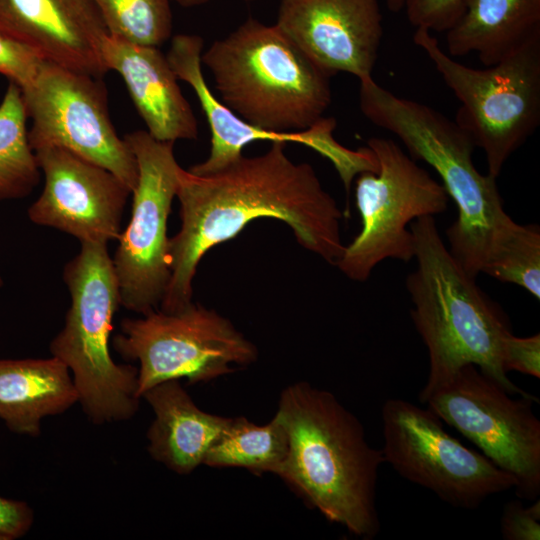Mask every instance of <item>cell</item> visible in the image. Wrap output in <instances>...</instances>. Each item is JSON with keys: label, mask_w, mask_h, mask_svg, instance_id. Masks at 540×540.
<instances>
[{"label": "cell", "mask_w": 540, "mask_h": 540, "mask_svg": "<svg viewBox=\"0 0 540 540\" xmlns=\"http://www.w3.org/2000/svg\"><path fill=\"white\" fill-rule=\"evenodd\" d=\"M285 144L271 142L264 154H242L210 174L181 169L176 192L181 226L168 242L171 275L161 311L175 313L191 304L201 258L261 217L286 223L303 248L336 264L345 247L343 214L313 167L293 162Z\"/></svg>", "instance_id": "cell-1"}, {"label": "cell", "mask_w": 540, "mask_h": 540, "mask_svg": "<svg viewBox=\"0 0 540 540\" xmlns=\"http://www.w3.org/2000/svg\"><path fill=\"white\" fill-rule=\"evenodd\" d=\"M275 415L288 435L276 475L328 521L358 538H374L380 530L378 471L385 461L357 417L331 392L306 382L283 390Z\"/></svg>", "instance_id": "cell-2"}, {"label": "cell", "mask_w": 540, "mask_h": 540, "mask_svg": "<svg viewBox=\"0 0 540 540\" xmlns=\"http://www.w3.org/2000/svg\"><path fill=\"white\" fill-rule=\"evenodd\" d=\"M417 268L406 278L411 318L427 347L428 379L420 391L440 385L472 364L509 394L533 398L516 386L502 367V343L511 333L503 310L475 283L441 238L434 216L410 223Z\"/></svg>", "instance_id": "cell-3"}, {"label": "cell", "mask_w": 540, "mask_h": 540, "mask_svg": "<svg viewBox=\"0 0 540 540\" xmlns=\"http://www.w3.org/2000/svg\"><path fill=\"white\" fill-rule=\"evenodd\" d=\"M359 104L374 125L396 135L414 160L440 176L457 217L447 229L450 252L473 278L515 221L504 211L495 177L481 174L472 138L455 121L423 103L399 97L373 77L359 81Z\"/></svg>", "instance_id": "cell-4"}, {"label": "cell", "mask_w": 540, "mask_h": 540, "mask_svg": "<svg viewBox=\"0 0 540 540\" xmlns=\"http://www.w3.org/2000/svg\"><path fill=\"white\" fill-rule=\"evenodd\" d=\"M221 102L247 123L296 132L321 121L330 77L276 25L248 19L202 52Z\"/></svg>", "instance_id": "cell-5"}, {"label": "cell", "mask_w": 540, "mask_h": 540, "mask_svg": "<svg viewBox=\"0 0 540 540\" xmlns=\"http://www.w3.org/2000/svg\"><path fill=\"white\" fill-rule=\"evenodd\" d=\"M63 279L71 296L63 329L50 343L71 371L78 402L95 424L133 417L139 407L138 369L111 357L112 320L120 291L107 244L82 242Z\"/></svg>", "instance_id": "cell-6"}, {"label": "cell", "mask_w": 540, "mask_h": 540, "mask_svg": "<svg viewBox=\"0 0 540 540\" xmlns=\"http://www.w3.org/2000/svg\"><path fill=\"white\" fill-rule=\"evenodd\" d=\"M415 29V45L460 102L455 122L484 151L488 174L497 178L540 123V37L478 69L452 59L431 31Z\"/></svg>", "instance_id": "cell-7"}, {"label": "cell", "mask_w": 540, "mask_h": 540, "mask_svg": "<svg viewBox=\"0 0 540 540\" xmlns=\"http://www.w3.org/2000/svg\"><path fill=\"white\" fill-rule=\"evenodd\" d=\"M368 148L377 168L361 172L356 180L362 228L335 264L358 282L366 281L385 259L409 262L414 258V237L407 226L420 217L445 212L450 199L442 183L392 139L372 137Z\"/></svg>", "instance_id": "cell-8"}, {"label": "cell", "mask_w": 540, "mask_h": 540, "mask_svg": "<svg viewBox=\"0 0 540 540\" xmlns=\"http://www.w3.org/2000/svg\"><path fill=\"white\" fill-rule=\"evenodd\" d=\"M512 396L469 364L419 400L511 475L517 497L534 501L540 495V421L532 405L538 400Z\"/></svg>", "instance_id": "cell-9"}, {"label": "cell", "mask_w": 540, "mask_h": 540, "mask_svg": "<svg viewBox=\"0 0 540 540\" xmlns=\"http://www.w3.org/2000/svg\"><path fill=\"white\" fill-rule=\"evenodd\" d=\"M113 348L126 360L138 361V394L169 380L205 382L248 365L258 351L234 325L214 310L191 303L175 313L154 310L125 318Z\"/></svg>", "instance_id": "cell-10"}, {"label": "cell", "mask_w": 540, "mask_h": 540, "mask_svg": "<svg viewBox=\"0 0 540 540\" xmlns=\"http://www.w3.org/2000/svg\"><path fill=\"white\" fill-rule=\"evenodd\" d=\"M385 463L445 503L476 509L490 496L514 489L511 475L451 436L428 407L388 399L381 411Z\"/></svg>", "instance_id": "cell-11"}, {"label": "cell", "mask_w": 540, "mask_h": 540, "mask_svg": "<svg viewBox=\"0 0 540 540\" xmlns=\"http://www.w3.org/2000/svg\"><path fill=\"white\" fill-rule=\"evenodd\" d=\"M124 140L138 169L131 216L112 257L120 304L146 315L158 310L170 280L167 222L182 167L174 142L159 141L137 130Z\"/></svg>", "instance_id": "cell-12"}, {"label": "cell", "mask_w": 540, "mask_h": 540, "mask_svg": "<svg viewBox=\"0 0 540 540\" xmlns=\"http://www.w3.org/2000/svg\"><path fill=\"white\" fill-rule=\"evenodd\" d=\"M21 91L33 151L65 149L107 169L132 193L138 180L136 159L113 126L102 78L44 61L33 84Z\"/></svg>", "instance_id": "cell-13"}, {"label": "cell", "mask_w": 540, "mask_h": 540, "mask_svg": "<svg viewBox=\"0 0 540 540\" xmlns=\"http://www.w3.org/2000/svg\"><path fill=\"white\" fill-rule=\"evenodd\" d=\"M203 39L198 35L178 34L172 38L167 60L178 80L194 91L211 132L208 158L193 165L189 171L197 175L218 171L241 156L243 148L255 141L299 143L330 159L349 190L356 173L371 166L368 149L349 150L332 137L336 126L333 118H323L309 129L296 132H274L257 128L232 112L218 100L207 85L201 63Z\"/></svg>", "instance_id": "cell-14"}, {"label": "cell", "mask_w": 540, "mask_h": 540, "mask_svg": "<svg viewBox=\"0 0 540 540\" xmlns=\"http://www.w3.org/2000/svg\"><path fill=\"white\" fill-rule=\"evenodd\" d=\"M34 153L45 182L28 209L29 219L80 243L118 240L130 189L107 169L65 149L43 147Z\"/></svg>", "instance_id": "cell-15"}, {"label": "cell", "mask_w": 540, "mask_h": 540, "mask_svg": "<svg viewBox=\"0 0 540 540\" xmlns=\"http://www.w3.org/2000/svg\"><path fill=\"white\" fill-rule=\"evenodd\" d=\"M379 0H281L276 26L329 77H372L383 38Z\"/></svg>", "instance_id": "cell-16"}, {"label": "cell", "mask_w": 540, "mask_h": 540, "mask_svg": "<svg viewBox=\"0 0 540 540\" xmlns=\"http://www.w3.org/2000/svg\"><path fill=\"white\" fill-rule=\"evenodd\" d=\"M0 30L45 61L102 78L108 35L91 0H0Z\"/></svg>", "instance_id": "cell-17"}, {"label": "cell", "mask_w": 540, "mask_h": 540, "mask_svg": "<svg viewBox=\"0 0 540 540\" xmlns=\"http://www.w3.org/2000/svg\"><path fill=\"white\" fill-rule=\"evenodd\" d=\"M102 58L108 71L123 79L129 95L156 140H195L198 123L177 83L166 55L158 47L138 45L107 35Z\"/></svg>", "instance_id": "cell-18"}, {"label": "cell", "mask_w": 540, "mask_h": 540, "mask_svg": "<svg viewBox=\"0 0 540 540\" xmlns=\"http://www.w3.org/2000/svg\"><path fill=\"white\" fill-rule=\"evenodd\" d=\"M141 397L155 414L147 434L151 456L179 474L203 464L228 417L199 409L178 380L158 383Z\"/></svg>", "instance_id": "cell-19"}, {"label": "cell", "mask_w": 540, "mask_h": 540, "mask_svg": "<svg viewBox=\"0 0 540 540\" xmlns=\"http://www.w3.org/2000/svg\"><path fill=\"white\" fill-rule=\"evenodd\" d=\"M75 402L73 378L59 359H0V418L11 431L37 436L44 417Z\"/></svg>", "instance_id": "cell-20"}, {"label": "cell", "mask_w": 540, "mask_h": 540, "mask_svg": "<svg viewBox=\"0 0 540 540\" xmlns=\"http://www.w3.org/2000/svg\"><path fill=\"white\" fill-rule=\"evenodd\" d=\"M447 54L491 66L540 37V0H468L446 32Z\"/></svg>", "instance_id": "cell-21"}, {"label": "cell", "mask_w": 540, "mask_h": 540, "mask_svg": "<svg viewBox=\"0 0 540 540\" xmlns=\"http://www.w3.org/2000/svg\"><path fill=\"white\" fill-rule=\"evenodd\" d=\"M288 452V435L275 415L266 425L245 417L228 418L208 449L203 464L211 467H240L253 473L277 474Z\"/></svg>", "instance_id": "cell-22"}, {"label": "cell", "mask_w": 540, "mask_h": 540, "mask_svg": "<svg viewBox=\"0 0 540 540\" xmlns=\"http://www.w3.org/2000/svg\"><path fill=\"white\" fill-rule=\"evenodd\" d=\"M21 89L9 82L0 103V201L22 199L39 184L41 170L30 146Z\"/></svg>", "instance_id": "cell-23"}, {"label": "cell", "mask_w": 540, "mask_h": 540, "mask_svg": "<svg viewBox=\"0 0 540 540\" xmlns=\"http://www.w3.org/2000/svg\"><path fill=\"white\" fill-rule=\"evenodd\" d=\"M110 37L158 47L172 32L170 0H91Z\"/></svg>", "instance_id": "cell-24"}, {"label": "cell", "mask_w": 540, "mask_h": 540, "mask_svg": "<svg viewBox=\"0 0 540 540\" xmlns=\"http://www.w3.org/2000/svg\"><path fill=\"white\" fill-rule=\"evenodd\" d=\"M483 273L516 284L540 299V231L514 223L492 250Z\"/></svg>", "instance_id": "cell-25"}, {"label": "cell", "mask_w": 540, "mask_h": 540, "mask_svg": "<svg viewBox=\"0 0 540 540\" xmlns=\"http://www.w3.org/2000/svg\"><path fill=\"white\" fill-rule=\"evenodd\" d=\"M44 61L31 47L0 30V74L21 90L33 84Z\"/></svg>", "instance_id": "cell-26"}, {"label": "cell", "mask_w": 540, "mask_h": 540, "mask_svg": "<svg viewBox=\"0 0 540 540\" xmlns=\"http://www.w3.org/2000/svg\"><path fill=\"white\" fill-rule=\"evenodd\" d=\"M468 0H404L408 21L415 28L446 32L460 18Z\"/></svg>", "instance_id": "cell-27"}, {"label": "cell", "mask_w": 540, "mask_h": 540, "mask_svg": "<svg viewBox=\"0 0 540 540\" xmlns=\"http://www.w3.org/2000/svg\"><path fill=\"white\" fill-rule=\"evenodd\" d=\"M502 367L540 378V334L516 337L507 334L502 343Z\"/></svg>", "instance_id": "cell-28"}, {"label": "cell", "mask_w": 540, "mask_h": 540, "mask_svg": "<svg viewBox=\"0 0 540 540\" xmlns=\"http://www.w3.org/2000/svg\"><path fill=\"white\" fill-rule=\"evenodd\" d=\"M500 531L504 540H539V499L529 507H524L518 500L508 502L500 519Z\"/></svg>", "instance_id": "cell-29"}, {"label": "cell", "mask_w": 540, "mask_h": 540, "mask_svg": "<svg viewBox=\"0 0 540 540\" xmlns=\"http://www.w3.org/2000/svg\"><path fill=\"white\" fill-rule=\"evenodd\" d=\"M33 519V511L27 503L0 497V534L7 540L24 536Z\"/></svg>", "instance_id": "cell-30"}, {"label": "cell", "mask_w": 540, "mask_h": 540, "mask_svg": "<svg viewBox=\"0 0 540 540\" xmlns=\"http://www.w3.org/2000/svg\"><path fill=\"white\" fill-rule=\"evenodd\" d=\"M388 9L392 12H399L404 9V0H385Z\"/></svg>", "instance_id": "cell-31"}, {"label": "cell", "mask_w": 540, "mask_h": 540, "mask_svg": "<svg viewBox=\"0 0 540 540\" xmlns=\"http://www.w3.org/2000/svg\"><path fill=\"white\" fill-rule=\"evenodd\" d=\"M173 1H175L176 3H178L179 5L183 7H193V6L202 5L208 2L209 0H173ZM246 1H253V0H246Z\"/></svg>", "instance_id": "cell-32"}, {"label": "cell", "mask_w": 540, "mask_h": 540, "mask_svg": "<svg viewBox=\"0 0 540 540\" xmlns=\"http://www.w3.org/2000/svg\"><path fill=\"white\" fill-rule=\"evenodd\" d=\"M2 286H3V280H2V278H1V276H0V288H1Z\"/></svg>", "instance_id": "cell-33"}, {"label": "cell", "mask_w": 540, "mask_h": 540, "mask_svg": "<svg viewBox=\"0 0 540 540\" xmlns=\"http://www.w3.org/2000/svg\"><path fill=\"white\" fill-rule=\"evenodd\" d=\"M0 540H7L3 535L0 534Z\"/></svg>", "instance_id": "cell-34"}]
</instances>
